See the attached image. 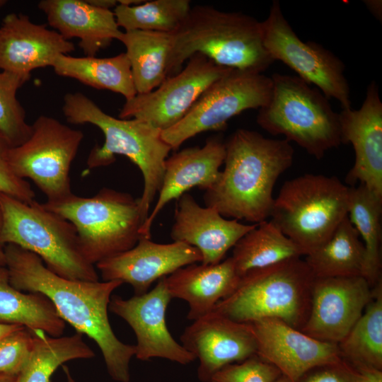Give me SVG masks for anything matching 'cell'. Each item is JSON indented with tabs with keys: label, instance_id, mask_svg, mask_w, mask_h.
Wrapping results in <instances>:
<instances>
[{
	"label": "cell",
	"instance_id": "cell-1",
	"mask_svg": "<svg viewBox=\"0 0 382 382\" xmlns=\"http://www.w3.org/2000/svg\"><path fill=\"white\" fill-rule=\"evenodd\" d=\"M4 251L10 284L20 291L47 297L64 322L95 341L110 377L118 382H129V363L136 347L116 337L108 315L112 293L123 283L66 279L52 272L39 256L27 250L8 244Z\"/></svg>",
	"mask_w": 382,
	"mask_h": 382
},
{
	"label": "cell",
	"instance_id": "cell-2",
	"mask_svg": "<svg viewBox=\"0 0 382 382\" xmlns=\"http://www.w3.org/2000/svg\"><path fill=\"white\" fill-rule=\"evenodd\" d=\"M224 168L204 194L206 207L225 218L259 224L270 216L273 187L290 168L294 151L284 139L238 129L225 142Z\"/></svg>",
	"mask_w": 382,
	"mask_h": 382
},
{
	"label": "cell",
	"instance_id": "cell-3",
	"mask_svg": "<svg viewBox=\"0 0 382 382\" xmlns=\"http://www.w3.org/2000/svg\"><path fill=\"white\" fill-rule=\"evenodd\" d=\"M62 112L69 122L92 124L104 135L103 145H96L88 156L87 170L112 164L116 155L127 157L139 168L144 178V189L139 201L145 221L161 189L165 162L172 150L163 139L161 131L137 119L114 117L81 92L64 95Z\"/></svg>",
	"mask_w": 382,
	"mask_h": 382
},
{
	"label": "cell",
	"instance_id": "cell-4",
	"mask_svg": "<svg viewBox=\"0 0 382 382\" xmlns=\"http://www.w3.org/2000/svg\"><path fill=\"white\" fill-rule=\"evenodd\" d=\"M196 53L221 66L262 74L274 62L263 44L261 22L241 12L209 6L191 7L173 33L168 77L180 71Z\"/></svg>",
	"mask_w": 382,
	"mask_h": 382
},
{
	"label": "cell",
	"instance_id": "cell-5",
	"mask_svg": "<svg viewBox=\"0 0 382 382\" xmlns=\"http://www.w3.org/2000/svg\"><path fill=\"white\" fill-rule=\"evenodd\" d=\"M0 244H12L40 257L57 275L71 280L99 281L95 265L83 255L74 225L34 200L0 193Z\"/></svg>",
	"mask_w": 382,
	"mask_h": 382
},
{
	"label": "cell",
	"instance_id": "cell-6",
	"mask_svg": "<svg viewBox=\"0 0 382 382\" xmlns=\"http://www.w3.org/2000/svg\"><path fill=\"white\" fill-rule=\"evenodd\" d=\"M314 279L301 257L254 270L240 277L233 292L213 311L240 323L277 318L301 330L309 313Z\"/></svg>",
	"mask_w": 382,
	"mask_h": 382
},
{
	"label": "cell",
	"instance_id": "cell-7",
	"mask_svg": "<svg viewBox=\"0 0 382 382\" xmlns=\"http://www.w3.org/2000/svg\"><path fill=\"white\" fill-rule=\"evenodd\" d=\"M268 103L256 122L272 135H284L317 159L342 143L339 114L329 99L296 76L274 74Z\"/></svg>",
	"mask_w": 382,
	"mask_h": 382
},
{
	"label": "cell",
	"instance_id": "cell-8",
	"mask_svg": "<svg viewBox=\"0 0 382 382\" xmlns=\"http://www.w3.org/2000/svg\"><path fill=\"white\" fill-rule=\"evenodd\" d=\"M42 205L74 225L82 253L93 265L131 249L141 237L139 198L127 192L103 187L92 197L72 193Z\"/></svg>",
	"mask_w": 382,
	"mask_h": 382
},
{
	"label": "cell",
	"instance_id": "cell-9",
	"mask_svg": "<svg viewBox=\"0 0 382 382\" xmlns=\"http://www.w3.org/2000/svg\"><path fill=\"white\" fill-rule=\"evenodd\" d=\"M349 187L335 176L305 174L286 181L270 217L306 255L334 233L348 214Z\"/></svg>",
	"mask_w": 382,
	"mask_h": 382
},
{
	"label": "cell",
	"instance_id": "cell-10",
	"mask_svg": "<svg viewBox=\"0 0 382 382\" xmlns=\"http://www.w3.org/2000/svg\"><path fill=\"white\" fill-rule=\"evenodd\" d=\"M29 138L11 146L8 158L14 173L31 180L47 197L59 201L72 194L71 166L83 139V133L47 115L31 125Z\"/></svg>",
	"mask_w": 382,
	"mask_h": 382
},
{
	"label": "cell",
	"instance_id": "cell-11",
	"mask_svg": "<svg viewBox=\"0 0 382 382\" xmlns=\"http://www.w3.org/2000/svg\"><path fill=\"white\" fill-rule=\"evenodd\" d=\"M272 81L262 73L231 69L210 85L184 117L161 132L172 150L206 131H221L228 121L248 109H260L271 96Z\"/></svg>",
	"mask_w": 382,
	"mask_h": 382
},
{
	"label": "cell",
	"instance_id": "cell-12",
	"mask_svg": "<svg viewBox=\"0 0 382 382\" xmlns=\"http://www.w3.org/2000/svg\"><path fill=\"white\" fill-rule=\"evenodd\" d=\"M261 26L264 46L274 62H282L328 99H336L342 110L352 108L344 63L323 45L302 41L285 18L279 1H272Z\"/></svg>",
	"mask_w": 382,
	"mask_h": 382
},
{
	"label": "cell",
	"instance_id": "cell-13",
	"mask_svg": "<svg viewBox=\"0 0 382 382\" xmlns=\"http://www.w3.org/2000/svg\"><path fill=\"white\" fill-rule=\"evenodd\" d=\"M231 69L196 53L156 89L125 100L119 118L137 119L164 131L180 121L205 90Z\"/></svg>",
	"mask_w": 382,
	"mask_h": 382
},
{
	"label": "cell",
	"instance_id": "cell-14",
	"mask_svg": "<svg viewBox=\"0 0 382 382\" xmlns=\"http://www.w3.org/2000/svg\"><path fill=\"white\" fill-rule=\"evenodd\" d=\"M361 275L315 278L308 318L300 330L320 341L338 344L361 316L373 297Z\"/></svg>",
	"mask_w": 382,
	"mask_h": 382
},
{
	"label": "cell",
	"instance_id": "cell-15",
	"mask_svg": "<svg viewBox=\"0 0 382 382\" xmlns=\"http://www.w3.org/2000/svg\"><path fill=\"white\" fill-rule=\"evenodd\" d=\"M172 297L166 277L158 280L151 291L125 299L111 296L109 309L125 320L137 337V359L148 361L161 358L185 365L196 359L171 335L166 323V312Z\"/></svg>",
	"mask_w": 382,
	"mask_h": 382
},
{
	"label": "cell",
	"instance_id": "cell-16",
	"mask_svg": "<svg viewBox=\"0 0 382 382\" xmlns=\"http://www.w3.org/2000/svg\"><path fill=\"white\" fill-rule=\"evenodd\" d=\"M255 337L256 355L293 382L311 369L342 361L337 344L315 339L277 318L247 323Z\"/></svg>",
	"mask_w": 382,
	"mask_h": 382
},
{
	"label": "cell",
	"instance_id": "cell-17",
	"mask_svg": "<svg viewBox=\"0 0 382 382\" xmlns=\"http://www.w3.org/2000/svg\"><path fill=\"white\" fill-rule=\"evenodd\" d=\"M181 345L199 360L197 377L209 382L224 366L256 354L257 345L247 323L231 320L214 311L187 326Z\"/></svg>",
	"mask_w": 382,
	"mask_h": 382
},
{
	"label": "cell",
	"instance_id": "cell-18",
	"mask_svg": "<svg viewBox=\"0 0 382 382\" xmlns=\"http://www.w3.org/2000/svg\"><path fill=\"white\" fill-rule=\"evenodd\" d=\"M198 249L182 242L158 243L141 237L131 249L98 262L102 279L120 281L133 288L134 295L146 293L151 285L179 268L201 262Z\"/></svg>",
	"mask_w": 382,
	"mask_h": 382
},
{
	"label": "cell",
	"instance_id": "cell-19",
	"mask_svg": "<svg viewBox=\"0 0 382 382\" xmlns=\"http://www.w3.org/2000/svg\"><path fill=\"white\" fill-rule=\"evenodd\" d=\"M338 114L342 143H351L355 154L346 182L352 187L359 182L382 197V103L376 83L369 84L359 109Z\"/></svg>",
	"mask_w": 382,
	"mask_h": 382
},
{
	"label": "cell",
	"instance_id": "cell-20",
	"mask_svg": "<svg viewBox=\"0 0 382 382\" xmlns=\"http://www.w3.org/2000/svg\"><path fill=\"white\" fill-rule=\"evenodd\" d=\"M74 50V45L59 33L25 14H7L0 25V71L29 80L33 70L52 66L59 55Z\"/></svg>",
	"mask_w": 382,
	"mask_h": 382
},
{
	"label": "cell",
	"instance_id": "cell-21",
	"mask_svg": "<svg viewBox=\"0 0 382 382\" xmlns=\"http://www.w3.org/2000/svg\"><path fill=\"white\" fill-rule=\"evenodd\" d=\"M176 200L170 237L198 249L204 265L221 262L228 250L257 225L228 219L213 207L200 206L187 192Z\"/></svg>",
	"mask_w": 382,
	"mask_h": 382
},
{
	"label": "cell",
	"instance_id": "cell-22",
	"mask_svg": "<svg viewBox=\"0 0 382 382\" xmlns=\"http://www.w3.org/2000/svg\"><path fill=\"white\" fill-rule=\"evenodd\" d=\"M226 155L225 142L219 136L207 138L202 147H190L167 158L157 202L140 229L141 236L151 238L153 223L173 199L192 187L210 189L217 181Z\"/></svg>",
	"mask_w": 382,
	"mask_h": 382
},
{
	"label": "cell",
	"instance_id": "cell-23",
	"mask_svg": "<svg viewBox=\"0 0 382 382\" xmlns=\"http://www.w3.org/2000/svg\"><path fill=\"white\" fill-rule=\"evenodd\" d=\"M37 6L48 24L64 39L76 37L86 57H96L122 31L111 10L97 8L82 0H42Z\"/></svg>",
	"mask_w": 382,
	"mask_h": 382
},
{
	"label": "cell",
	"instance_id": "cell-24",
	"mask_svg": "<svg viewBox=\"0 0 382 382\" xmlns=\"http://www.w3.org/2000/svg\"><path fill=\"white\" fill-rule=\"evenodd\" d=\"M239 280L231 257L214 265L190 264L166 277L172 299L187 303V318L192 321L212 312L233 292Z\"/></svg>",
	"mask_w": 382,
	"mask_h": 382
},
{
	"label": "cell",
	"instance_id": "cell-25",
	"mask_svg": "<svg viewBox=\"0 0 382 382\" xmlns=\"http://www.w3.org/2000/svg\"><path fill=\"white\" fill-rule=\"evenodd\" d=\"M126 47L137 93H146L168 77L173 33L146 30L122 32L118 40Z\"/></svg>",
	"mask_w": 382,
	"mask_h": 382
},
{
	"label": "cell",
	"instance_id": "cell-26",
	"mask_svg": "<svg viewBox=\"0 0 382 382\" xmlns=\"http://www.w3.org/2000/svg\"><path fill=\"white\" fill-rule=\"evenodd\" d=\"M52 67L58 76L74 79L96 89L121 94L125 100L137 94L125 52L105 58L61 54Z\"/></svg>",
	"mask_w": 382,
	"mask_h": 382
},
{
	"label": "cell",
	"instance_id": "cell-27",
	"mask_svg": "<svg viewBox=\"0 0 382 382\" xmlns=\"http://www.w3.org/2000/svg\"><path fill=\"white\" fill-rule=\"evenodd\" d=\"M0 323L21 325L55 337L65 329V322L47 297L40 293H23L10 284L6 266L0 267Z\"/></svg>",
	"mask_w": 382,
	"mask_h": 382
},
{
	"label": "cell",
	"instance_id": "cell-28",
	"mask_svg": "<svg viewBox=\"0 0 382 382\" xmlns=\"http://www.w3.org/2000/svg\"><path fill=\"white\" fill-rule=\"evenodd\" d=\"M306 255L305 251L272 221H264L234 245L231 258L242 277L247 272Z\"/></svg>",
	"mask_w": 382,
	"mask_h": 382
},
{
	"label": "cell",
	"instance_id": "cell-29",
	"mask_svg": "<svg viewBox=\"0 0 382 382\" xmlns=\"http://www.w3.org/2000/svg\"><path fill=\"white\" fill-rule=\"evenodd\" d=\"M364 260V245L347 215L327 241L306 255L305 262L315 278H328L362 276Z\"/></svg>",
	"mask_w": 382,
	"mask_h": 382
},
{
	"label": "cell",
	"instance_id": "cell-30",
	"mask_svg": "<svg viewBox=\"0 0 382 382\" xmlns=\"http://www.w3.org/2000/svg\"><path fill=\"white\" fill-rule=\"evenodd\" d=\"M348 334L337 344L342 358L357 369L382 370V283Z\"/></svg>",
	"mask_w": 382,
	"mask_h": 382
},
{
	"label": "cell",
	"instance_id": "cell-31",
	"mask_svg": "<svg viewBox=\"0 0 382 382\" xmlns=\"http://www.w3.org/2000/svg\"><path fill=\"white\" fill-rule=\"evenodd\" d=\"M382 197L365 185L349 187L348 217L361 237L365 248L362 272L373 288L381 279Z\"/></svg>",
	"mask_w": 382,
	"mask_h": 382
},
{
	"label": "cell",
	"instance_id": "cell-32",
	"mask_svg": "<svg viewBox=\"0 0 382 382\" xmlns=\"http://www.w3.org/2000/svg\"><path fill=\"white\" fill-rule=\"evenodd\" d=\"M33 335L32 351L16 382H50L54 372L64 363L95 357L81 333L55 337L37 330Z\"/></svg>",
	"mask_w": 382,
	"mask_h": 382
},
{
	"label": "cell",
	"instance_id": "cell-33",
	"mask_svg": "<svg viewBox=\"0 0 382 382\" xmlns=\"http://www.w3.org/2000/svg\"><path fill=\"white\" fill-rule=\"evenodd\" d=\"M191 8L188 0H154L136 6L117 4L113 13L125 31L146 30L175 33Z\"/></svg>",
	"mask_w": 382,
	"mask_h": 382
},
{
	"label": "cell",
	"instance_id": "cell-34",
	"mask_svg": "<svg viewBox=\"0 0 382 382\" xmlns=\"http://www.w3.org/2000/svg\"><path fill=\"white\" fill-rule=\"evenodd\" d=\"M28 81L0 71V132L11 146L23 144L31 134V125L27 122L25 111L16 97L18 90Z\"/></svg>",
	"mask_w": 382,
	"mask_h": 382
},
{
	"label": "cell",
	"instance_id": "cell-35",
	"mask_svg": "<svg viewBox=\"0 0 382 382\" xmlns=\"http://www.w3.org/2000/svg\"><path fill=\"white\" fill-rule=\"evenodd\" d=\"M281 375L271 364L256 354L217 371L209 382H274Z\"/></svg>",
	"mask_w": 382,
	"mask_h": 382
},
{
	"label": "cell",
	"instance_id": "cell-36",
	"mask_svg": "<svg viewBox=\"0 0 382 382\" xmlns=\"http://www.w3.org/2000/svg\"><path fill=\"white\" fill-rule=\"evenodd\" d=\"M33 345V332L26 328L1 339L0 373L18 376L29 358Z\"/></svg>",
	"mask_w": 382,
	"mask_h": 382
},
{
	"label": "cell",
	"instance_id": "cell-37",
	"mask_svg": "<svg viewBox=\"0 0 382 382\" xmlns=\"http://www.w3.org/2000/svg\"><path fill=\"white\" fill-rule=\"evenodd\" d=\"M11 147V145L0 132V193L30 203L35 200V194L30 183L18 177L13 171L8 158Z\"/></svg>",
	"mask_w": 382,
	"mask_h": 382
},
{
	"label": "cell",
	"instance_id": "cell-38",
	"mask_svg": "<svg viewBox=\"0 0 382 382\" xmlns=\"http://www.w3.org/2000/svg\"><path fill=\"white\" fill-rule=\"evenodd\" d=\"M361 373L347 361L320 366L307 372L299 382H362Z\"/></svg>",
	"mask_w": 382,
	"mask_h": 382
},
{
	"label": "cell",
	"instance_id": "cell-39",
	"mask_svg": "<svg viewBox=\"0 0 382 382\" xmlns=\"http://www.w3.org/2000/svg\"><path fill=\"white\" fill-rule=\"evenodd\" d=\"M357 370L362 374V382H382V370L371 368H364Z\"/></svg>",
	"mask_w": 382,
	"mask_h": 382
},
{
	"label": "cell",
	"instance_id": "cell-40",
	"mask_svg": "<svg viewBox=\"0 0 382 382\" xmlns=\"http://www.w3.org/2000/svg\"><path fill=\"white\" fill-rule=\"evenodd\" d=\"M91 5L102 9L111 10L115 8L118 4L116 0H88Z\"/></svg>",
	"mask_w": 382,
	"mask_h": 382
},
{
	"label": "cell",
	"instance_id": "cell-41",
	"mask_svg": "<svg viewBox=\"0 0 382 382\" xmlns=\"http://www.w3.org/2000/svg\"><path fill=\"white\" fill-rule=\"evenodd\" d=\"M25 328L21 325L17 324H4L0 323V340L6 335Z\"/></svg>",
	"mask_w": 382,
	"mask_h": 382
},
{
	"label": "cell",
	"instance_id": "cell-42",
	"mask_svg": "<svg viewBox=\"0 0 382 382\" xmlns=\"http://www.w3.org/2000/svg\"><path fill=\"white\" fill-rule=\"evenodd\" d=\"M367 3H365L367 5V7L371 10L372 13L375 15L378 18H379V14L381 15V12L379 11V9L381 10V1H368Z\"/></svg>",
	"mask_w": 382,
	"mask_h": 382
},
{
	"label": "cell",
	"instance_id": "cell-43",
	"mask_svg": "<svg viewBox=\"0 0 382 382\" xmlns=\"http://www.w3.org/2000/svg\"><path fill=\"white\" fill-rule=\"evenodd\" d=\"M2 226V214L0 209V231ZM6 266V255L2 245L0 244V267Z\"/></svg>",
	"mask_w": 382,
	"mask_h": 382
},
{
	"label": "cell",
	"instance_id": "cell-44",
	"mask_svg": "<svg viewBox=\"0 0 382 382\" xmlns=\"http://www.w3.org/2000/svg\"><path fill=\"white\" fill-rule=\"evenodd\" d=\"M17 376L0 373V382H16Z\"/></svg>",
	"mask_w": 382,
	"mask_h": 382
},
{
	"label": "cell",
	"instance_id": "cell-45",
	"mask_svg": "<svg viewBox=\"0 0 382 382\" xmlns=\"http://www.w3.org/2000/svg\"><path fill=\"white\" fill-rule=\"evenodd\" d=\"M62 368L64 374H66L67 382H76V381L73 378L68 367L66 366H64Z\"/></svg>",
	"mask_w": 382,
	"mask_h": 382
},
{
	"label": "cell",
	"instance_id": "cell-46",
	"mask_svg": "<svg viewBox=\"0 0 382 382\" xmlns=\"http://www.w3.org/2000/svg\"><path fill=\"white\" fill-rule=\"evenodd\" d=\"M274 382H293L286 376L281 374Z\"/></svg>",
	"mask_w": 382,
	"mask_h": 382
},
{
	"label": "cell",
	"instance_id": "cell-47",
	"mask_svg": "<svg viewBox=\"0 0 382 382\" xmlns=\"http://www.w3.org/2000/svg\"><path fill=\"white\" fill-rule=\"evenodd\" d=\"M7 1L6 0H0V8L3 7L6 4Z\"/></svg>",
	"mask_w": 382,
	"mask_h": 382
}]
</instances>
